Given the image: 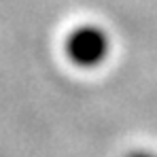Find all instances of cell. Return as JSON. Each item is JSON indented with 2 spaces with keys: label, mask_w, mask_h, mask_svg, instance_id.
<instances>
[{
  "label": "cell",
  "mask_w": 157,
  "mask_h": 157,
  "mask_svg": "<svg viewBox=\"0 0 157 157\" xmlns=\"http://www.w3.org/2000/svg\"><path fill=\"white\" fill-rule=\"evenodd\" d=\"M125 157H157L155 153H149V151H132Z\"/></svg>",
  "instance_id": "cell-2"
},
{
  "label": "cell",
  "mask_w": 157,
  "mask_h": 157,
  "mask_svg": "<svg viewBox=\"0 0 157 157\" xmlns=\"http://www.w3.org/2000/svg\"><path fill=\"white\" fill-rule=\"evenodd\" d=\"M64 51L66 57L78 68H96L104 64L110 53L108 32L96 24H81L68 32Z\"/></svg>",
  "instance_id": "cell-1"
}]
</instances>
